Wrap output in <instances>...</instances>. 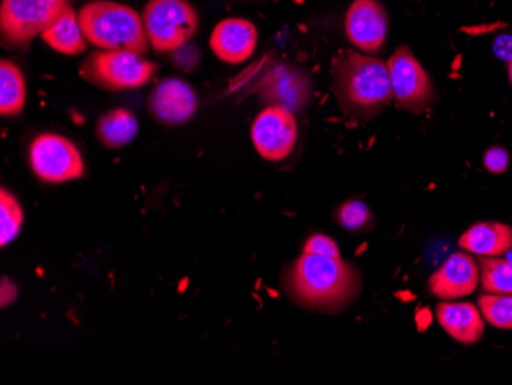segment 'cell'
Returning <instances> with one entry per match:
<instances>
[{"instance_id":"obj_1","label":"cell","mask_w":512,"mask_h":385,"mask_svg":"<svg viewBox=\"0 0 512 385\" xmlns=\"http://www.w3.org/2000/svg\"><path fill=\"white\" fill-rule=\"evenodd\" d=\"M287 289L304 309L333 313L355 300L361 280L342 258L302 254L287 275Z\"/></svg>"},{"instance_id":"obj_2","label":"cell","mask_w":512,"mask_h":385,"mask_svg":"<svg viewBox=\"0 0 512 385\" xmlns=\"http://www.w3.org/2000/svg\"><path fill=\"white\" fill-rule=\"evenodd\" d=\"M333 91L345 116L367 122L393 100L390 71L384 60L344 51L333 60Z\"/></svg>"},{"instance_id":"obj_3","label":"cell","mask_w":512,"mask_h":385,"mask_svg":"<svg viewBox=\"0 0 512 385\" xmlns=\"http://www.w3.org/2000/svg\"><path fill=\"white\" fill-rule=\"evenodd\" d=\"M79 22L85 39L99 50L145 56L151 48L143 17L128 5L92 0L80 8Z\"/></svg>"},{"instance_id":"obj_4","label":"cell","mask_w":512,"mask_h":385,"mask_svg":"<svg viewBox=\"0 0 512 385\" xmlns=\"http://www.w3.org/2000/svg\"><path fill=\"white\" fill-rule=\"evenodd\" d=\"M74 0H2L0 33L5 47L28 50L34 37L73 7Z\"/></svg>"},{"instance_id":"obj_5","label":"cell","mask_w":512,"mask_h":385,"mask_svg":"<svg viewBox=\"0 0 512 385\" xmlns=\"http://www.w3.org/2000/svg\"><path fill=\"white\" fill-rule=\"evenodd\" d=\"M155 63L129 51H94L83 60L80 76L106 91H128L145 86L157 73Z\"/></svg>"},{"instance_id":"obj_6","label":"cell","mask_w":512,"mask_h":385,"mask_svg":"<svg viewBox=\"0 0 512 385\" xmlns=\"http://www.w3.org/2000/svg\"><path fill=\"white\" fill-rule=\"evenodd\" d=\"M149 43L157 53H175L200 27L197 10L188 0H149L143 11Z\"/></svg>"},{"instance_id":"obj_7","label":"cell","mask_w":512,"mask_h":385,"mask_svg":"<svg viewBox=\"0 0 512 385\" xmlns=\"http://www.w3.org/2000/svg\"><path fill=\"white\" fill-rule=\"evenodd\" d=\"M30 165L46 183H65L85 174V162L77 146L59 134H42L30 146Z\"/></svg>"},{"instance_id":"obj_8","label":"cell","mask_w":512,"mask_h":385,"mask_svg":"<svg viewBox=\"0 0 512 385\" xmlns=\"http://www.w3.org/2000/svg\"><path fill=\"white\" fill-rule=\"evenodd\" d=\"M393 100L399 108L419 112L436 99L431 77L408 47H399L387 62Z\"/></svg>"},{"instance_id":"obj_9","label":"cell","mask_w":512,"mask_h":385,"mask_svg":"<svg viewBox=\"0 0 512 385\" xmlns=\"http://www.w3.org/2000/svg\"><path fill=\"white\" fill-rule=\"evenodd\" d=\"M252 142L261 157L283 162L292 154L298 140L295 112L283 106H267L252 125Z\"/></svg>"},{"instance_id":"obj_10","label":"cell","mask_w":512,"mask_h":385,"mask_svg":"<svg viewBox=\"0 0 512 385\" xmlns=\"http://www.w3.org/2000/svg\"><path fill=\"white\" fill-rule=\"evenodd\" d=\"M269 106H283L292 112H299L309 105L312 99V82L304 71L292 65H275L261 77L256 85Z\"/></svg>"},{"instance_id":"obj_11","label":"cell","mask_w":512,"mask_h":385,"mask_svg":"<svg viewBox=\"0 0 512 385\" xmlns=\"http://www.w3.org/2000/svg\"><path fill=\"white\" fill-rule=\"evenodd\" d=\"M387 10L379 0H355L345 16V34L356 50L375 54L387 42Z\"/></svg>"},{"instance_id":"obj_12","label":"cell","mask_w":512,"mask_h":385,"mask_svg":"<svg viewBox=\"0 0 512 385\" xmlns=\"http://www.w3.org/2000/svg\"><path fill=\"white\" fill-rule=\"evenodd\" d=\"M480 266L470 254L457 252L431 275L428 289L440 300H460L476 292Z\"/></svg>"},{"instance_id":"obj_13","label":"cell","mask_w":512,"mask_h":385,"mask_svg":"<svg viewBox=\"0 0 512 385\" xmlns=\"http://www.w3.org/2000/svg\"><path fill=\"white\" fill-rule=\"evenodd\" d=\"M149 109L158 122L181 125L191 120L197 112V93L183 80H163L149 97Z\"/></svg>"},{"instance_id":"obj_14","label":"cell","mask_w":512,"mask_h":385,"mask_svg":"<svg viewBox=\"0 0 512 385\" xmlns=\"http://www.w3.org/2000/svg\"><path fill=\"white\" fill-rule=\"evenodd\" d=\"M258 43V31L249 20L232 17L221 20L211 36V48L218 59L226 63L246 62Z\"/></svg>"},{"instance_id":"obj_15","label":"cell","mask_w":512,"mask_h":385,"mask_svg":"<svg viewBox=\"0 0 512 385\" xmlns=\"http://www.w3.org/2000/svg\"><path fill=\"white\" fill-rule=\"evenodd\" d=\"M437 321L457 343L476 344L485 333V318L471 303H442L436 307Z\"/></svg>"},{"instance_id":"obj_16","label":"cell","mask_w":512,"mask_h":385,"mask_svg":"<svg viewBox=\"0 0 512 385\" xmlns=\"http://www.w3.org/2000/svg\"><path fill=\"white\" fill-rule=\"evenodd\" d=\"M459 246L479 257H500L512 247V229L496 221H483L460 237Z\"/></svg>"},{"instance_id":"obj_17","label":"cell","mask_w":512,"mask_h":385,"mask_svg":"<svg viewBox=\"0 0 512 385\" xmlns=\"http://www.w3.org/2000/svg\"><path fill=\"white\" fill-rule=\"evenodd\" d=\"M43 42L48 43L53 50L68 56H79L86 51L88 40L83 36L80 27L79 13L69 7L59 19L42 34Z\"/></svg>"},{"instance_id":"obj_18","label":"cell","mask_w":512,"mask_h":385,"mask_svg":"<svg viewBox=\"0 0 512 385\" xmlns=\"http://www.w3.org/2000/svg\"><path fill=\"white\" fill-rule=\"evenodd\" d=\"M138 122L128 109H111L100 117L96 126L99 142L108 149L125 148L137 137Z\"/></svg>"},{"instance_id":"obj_19","label":"cell","mask_w":512,"mask_h":385,"mask_svg":"<svg viewBox=\"0 0 512 385\" xmlns=\"http://www.w3.org/2000/svg\"><path fill=\"white\" fill-rule=\"evenodd\" d=\"M0 112L4 117H14L22 112L27 100V82L22 70L11 60H2L0 65Z\"/></svg>"},{"instance_id":"obj_20","label":"cell","mask_w":512,"mask_h":385,"mask_svg":"<svg viewBox=\"0 0 512 385\" xmlns=\"http://www.w3.org/2000/svg\"><path fill=\"white\" fill-rule=\"evenodd\" d=\"M480 281L486 293L512 295V260L480 258Z\"/></svg>"},{"instance_id":"obj_21","label":"cell","mask_w":512,"mask_h":385,"mask_svg":"<svg viewBox=\"0 0 512 385\" xmlns=\"http://www.w3.org/2000/svg\"><path fill=\"white\" fill-rule=\"evenodd\" d=\"M480 312L491 326L502 330H512V295L488 293L479 298Z\"/></svg>"},{"instance_id":"obj_22","label":"cell","mask_w":512,"mask_h":385,"mask_svg":"<svg viewBox=\"0 0 512 385\" xmlns=\"http://www.w3.org/2000/svg\"><path fill=\"white\" fill-rule=\"evenodd\" d=\"M0 223V244L7 246L19 235L23 223L22 206L7 189L0 192Z\"/></svg>"},{"instance_id":"obj_23","label":"cell","mask_w":512,"mask_h":385,"mask_svg":"<svg viewBox=\"0 0 512 385\" xmlns=\"http://www.w3.org/2000/svg\"><path fill=\"white\" fill-rule=\"evenodd\" d=\"M338 221L347 231H362L371 223L370 209L362 201H347L339 208Z\"/></svg>"},{"instance_id":"obj_24","label":"cell","mask_w":512,"mask_h":385,"mask_svg":"<svg viewBox=\"0 0 512 385\" xmlns=\"http://www.w3.org/2000/svg\"><path fill=\"white\" fill-rule=\"evenodd\" d=\"M304 254L318 255V257L341 258L338 244L325 235H313L304 244Z\"/></svg>"},{"instance_id":"obj_25","label":"cell","mask_w":512,"mask_h":385,"mask_svg":"<svg viewBox=\"0 0 512 385\" xmlns=\"http://www.w3.org/2000/svg\"><path fill=\"white\" fill-rule=\"evenodd\" d=\"M483 165H485L486 171H490L491 174H503L509 166L508 152L500 146L488 149L485 152V157H483Z\"/></svg>"},{"instance_id":"obj_26","label":"cell","mask_w":512,"mask_h":385,"mask_svg":"<svg viewBox=\"0 0 512 385\" xmlns=\"http://www.w3.org/2000/svg\"><path fill=\"white\" fill-rule=\"evenodd\" d=\"M494 54L505 62L512 60V36H500L494 42Z\"/></svg>"},{"instance_id":"obj_27","label":"cell","mask_w":512,"mask_h":385,"mask_svg":"<svg viewBox=\"0 0 512 385\" xmlns=\"http://www.w3.org/2000/svg\"><path fill=\"white\" fill-rule=\"evenodd\" d=\"M0 295H2V307L8 306V304L16 300V287H14L13 283H8V280H2V292H0Z\"/></svg>"},{"instance_id":"obj_28","label":"cell","mask_w":512,"mask_h":385,"mask_svg":"<svg viewBox=\"0 0 512 385\" xmlns=\"http://www.w3.org/2000/svg\"><path fill=\"white\" fill-rule=\"evenodd\" d=\"M508 76H509V82H511L512 85V60L508 63Z\"/></svg>"}]
</instances>
